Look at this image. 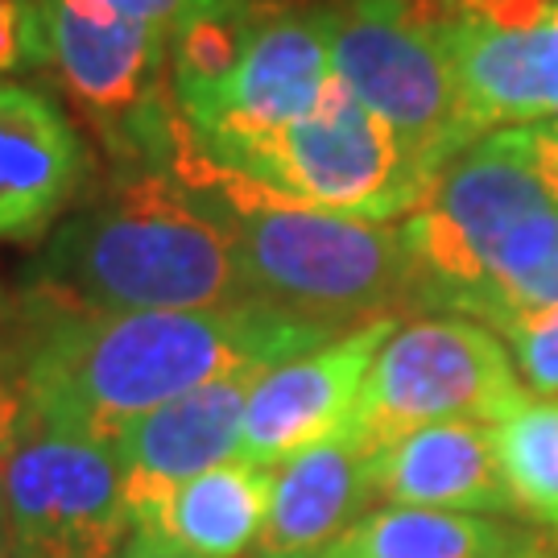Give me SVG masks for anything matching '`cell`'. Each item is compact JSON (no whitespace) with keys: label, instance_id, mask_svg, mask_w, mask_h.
Here are the masks:
<instances>
[{"label":"cell","instance_id":"6da1fadb","mask_svg":"<svg viewBox=\"0 0 558 558\" xmlns=\"http://www.w3.org/2000/svg\"><path fill=\"white\" fill-rule=\"evenodd\" d=\"M336 336L343 331L265 302L41 315L21 343V389L29 418L112 447L166 401L244 368L302 356Z\"/></svg>","mask_w":558,"mask_h":558},{"label":"cell","instance_id":"7a4b0ae2","mask_svg":"<svg viewBox=\"0 0 558 558\" xmlns=\"http://www.w3.org/2000/svg\"><path fill=\"white\" fill-rule=\"evenodd\" d=\"M38 315L211 311L248 302L236 244L174 179L120 170L117 186L62 220L34 265Z\"/></svg>","mask_w":558,"mask_h":558},{"label":"cell","instance_id":"3957f363","mask_svg":"<svg viewBox=\"0 0 558 558\" xmlns=\"http://www.w3.org/2000/svg\"><path fill=\"white\" fill-rule=\"evenodd\" d=\"M174 182L228 228L248 302L327 323L336 331L389 315L398 319V311L418 306V278L393 223L331 216L269 195L203 161L191 133Z\"/></svg>","mask_w":558,"mask_h":558},{"label":"cell","instance_id":"277c9868","mask_svg":"<svg viewBox=\"0 0 558 558\" xmlns=\"http://www.w3.org/2000/svg\"><path fill=\"white\" fill-rule=\"evenodd\" d=\"M323 13L336 80L405 141L430 179L484 137L439 34L447 0H343Z\"/></svg>","mask_w":558,"mask_h":558},{"label":"cell","instance_id":"5b68a950","mask_svg":"<svg viewBox=\"0 0 558 558\" xmlns=\"http://www.w3.org/2000/svg\"><path fill=\"white\" fill-rule=\"evenodd\" d=\"M50 66L120 170L174 179L186 120L174 104L170 41L104 0H38Z\"/></svg>","mask_w":558,"mask_h":558},{"label":"cell","instance_id":"8992f818","mask_svg":"<svg viewBox=\"0 0 558 558\" xmlns=\"http://www.w3.org/2000/svg\"><path fill=\"white\" fill-rule=\"evenodd\" d=\"M211 166L302 207L377 223L405 220L435 186L405 141L339 80L302 120Z\"/></svg>","mask_w":558,"mask_h":558},{"label":"cell","instance_id":"52a82bcc","mask_svg":"<svg viewBox=\"0 0 558 558\" xmlns=\"http://www.w3.org/2000/svg\"><path fill=\"white\" fill-rule=\"evenodd\" d=\"M550 203L534 154V124L493 129L472 141L435 179L422 207L401 220L418 306L468 319L505 236Z\"/></svg>","mask_w":558,"mask_h":558},{"label":"cell","instance_id":"ba28073f","mask_svg":"<svg viewBox=\"0 0 558 558\" xmlns=\"http://www.w3.org/2000/svg\"><path fill=\"white\" fill-rule=\"evenodd\" d=\"M521 398L518 364L493 327L463 315H430L398 323L380 343L348 435L377 456L380 447L435 422L497 426Z\"/></svg>","mask_w":558,"mask_h":558},{"label":"cell","instance_id":"9c48e42d","mask_svg":"<svg viewBox=\"0 0 558 558\" xmlns=\"http://www.w3.org/2000/svg\"><path fill=\"white\" fill-rule=\"evenodd\" d=\"M13 550L29 558H124L137 521L112 447L29 418L0 468Z\"/></svg>","mask_w":558,"mask_h":558},{"label":"cell","instance_id":"30bf717a","mask_svg":"<svg viewBox=\"0 0 558 558\" xmlns=\"http://www.w3.org/2000/svg\"><path fill=\"white\" fill-rule=\"evenodd\" d=\"M331 80L336 71L327 13L260 0L232 71L199 100L182 104L179 112L195 154L203 161H223L306 117Z\"/></svg>","mask_w":558,"mask_h":558},{"label":"cell","instance_id":"8fae6325","mask_svg":"<svg viewBox=\"0 0 558 558\" xmlns=\"http://www.w3.org/2000/svg\"><path fill=\"white\" fill-rule=\"evenodd\" d=\"M398 331V319H373L327 339L302 356L269 364L248 393L240 459L281 468L306 447L336 439L352 426L360 389L377 360L380 343Z\"/></svg>","mask_w":558,"mask_h":558},{"label":"cell","instance_id":"7c38bea8","mask_svg":"<svg viewBox=\"0 0 558 558\" xmlns=\"http://www.w3.org/2000/svg\"><path fill=\"white\" fill-rule=\"evenodd\" d=\"M87 145L50 96L0 80V244L41 236L87 182Z\"/></svg>","mask_w":558,"mask_h":558},{"label":"cell","instance_id":"4fadbf2b","mask_svg":"<svg viewBox=\"0 0 558 558\" xmlns=\"http://www.w3.org/2000/svg\"><path fill=\"white\" fill-rule=\"evenodd\" d=\"M260 373L265 368H244V373L203 385L195 393L166 401L112 442L133 513L145 500L161 497L182 480L220 468L228 459H240L244 410H248V393Z\"/></svg>","mask_w":558,"mask_h":558},{"label":"cell","instance_id":"5bb4252c","mask_svg":"<svg viewBox=\"0 0 558 558\" xmlns=\"http://www.w3.org/2000/svg\"><path fill=\"white\" fill-rule=\"evenodd\" d=\"M442 46L456 66L463 104L480 133L555 124L558 129V21L530 29H500L447 13Z\"/></svg>","mask_w":558,"mask_h":558},{"label":"cell","instance_id":"9a60e30c","mask_svg":"<svg viewBox=\"0 0 558 558\" xmlns=\"http://www.w3.org/2000/svg\"><path fill=\"white\" fill-rule=\"evenodd\" d=\"M373 493L401 509L505 513L513 509L488 422H435L373 456Z\"/></svg>","mask_w":558,"mask_h":558},{"label":"cell","instance_id":"2e32d148","mask_svg":"<svg viewBox=\"0 0 558 558\" xmlns=\"http://www.w3.org/2000/svg\"><path fill=\"white\" fill-rule=\"evenodd\" d=\"M373 493V451L356 435L306 447L274 468L269 521L260 534V555H302L336 546L352 525L368 518Z\"/></svg>","mask_w":558,"mask_h":558},{"label":"cell","instance_id":"e0dca14e","mask_svg":"<svg viewBox=\"0 0 558 558\" xmlns=\"http://www.w3.org/2000/svg\"><path fill=\"white\" fill-rule=\"evenodd\" d=\"M274 497V468L228 459L199 476L145 500L133 521L137 534L179 546L195 558H244L260 546Z\"/></svg>","mask_w":558,"mask_h":558},{"label":"cell","instance_id":"ac0fdd59","mask_svg":"<svg viewBox=\"0 0 558 558\" xmlns=\"http://www.w3.org/2000/svg\"><path fill=\"white\" fill-rule=\"evenodd\" d=\"M525 542V534L480 513L389 505L352 525L327 550L336 558H513Z\"/></svg>","mask_w":558,"mask_h":558},{"label":"cell","instance_id":"d6986e66","mask_svg":"<svg viewBox=\"0 0 558 558\" xmlns=\"http://www.w3.org/2000/svg\"><path fill=\"white\" fill-rule=\"evenodd\" d=\"M513 509L558 534V401L525 398L493 426Z\"/></svg>","mask_w":558,"mask_h":558},{"label":"cell","instance_id":"ffe728a7","mask_svg":"<svg viewBox=\"0 0 558 558\" xmlns=\"http://www.w3.org/2000/svg\"><path fill=\"white\" fill-rule=\"evenodd\" d=\"M500 336L509 339L513 348V364L525 377V385L542 393V398H555L558 393V306L538 311V315H525L513 327H505Z\"/></svg>","mask_w":558,"mask_h":558},{"label":"cell","instance_id":"44dd1931","mask_svg":"<svg viewBox=\"0 0 558 558\" xmlns=\"http://www.w3.org/2000/svg\"><path fill=\"white\" fill-rule=\"evenodd\" d=\"M50 62L38 0H0V80Z\"/></svg>","mask_w":558,"mask_h":558},{"label":"cell","instance_id":"7402d4cb","mask_svg":"<svg viewBox=\"0 0 558 558\" xmlns=\"http://www.w3.org/2000/svg\"><path fill=\"white\" fill-rule=\"evenodd\" d=\"M104 4H112L124 17L141 21L145 29L161 34L166 41H174L182 29H191L199 17L216 13V9L232 4V0H104Z\"/></svg>","mask_w":558,"mask_h":558},{"label":"cell","instance_id":"603a6c76","mask_svg":"<svg viewBox=\"0 0 558 558\" xmlns=\"http://www.w3.org/2000/svg\"><path fill=\"white\" fill-rule=\"evenodd\" d=\"M447 4L459 17L500 25V29H530L550 17V9H555V0H447Z\"/></svg>","mask_w":558,"mask_h":558},{"label":"cell","instance_id":"cb8c5ba5","mask_svg":"<svg viewBox=\"0 0 558 558\" xmlns=\"http://www.w3.org/2000/svg\"><path fill=\"white\" fill-rule=\"evenodd\" d=\"M25 422H29V401H25L21 373H17V377H9L0 385V468H4V459L13 451L17 435L25 430Z\"/></svg>","mask_w":558,"mask_h":558},{"label":"cell","instance_id":"d4e9b609","mask_svg":"<svg viewBox=\"0 0 558 558\" xmlns=\"http://www.w3.org/2000/svg\"><path fill=\"white\" fill-rule=\"evenodd\" d=\"M534 154H538V174L558 203V129L555 124H534Z\"/></svg>","mask_w":558,"mask_h":558},{"label":"cell","instance_id":"484cf974","mask_svg":"<svg viewBox=\"0 0 558 558\" xmlns=\"http://www.w3.org/2000/svg\"><path fill=\"white\" fill-rule=\"evenodd\" d=\"M124 558H195V555H186L179 546H166V542L149 538V534H137V538L129 542Z\"/></svg>","mask_w":558,"mask_h":558},{"label":"cell","instance_id":"4316f807","mask_svg":"<svg viewBox=\"0 0 558 558\" xmlns=\"http://www.w3.org/2000/svg\"><path fill=\"white\" fill-rule=\"evenodd\" d=\"M21 373V343H13V339L0 331V385L9 377H17Z\"/></svg>","mask_w":558,"mask_h":558},{"label":"cell","instance_id":"83f0119b","mask_svg":"<svg viewBox=\"0 0 558 558\" xmlns=\"http://www.w3.org/2000/svg\"><path fill=\"white\" fill-rule=\"evenodd\" d=\"M513 558H558V546H546V542H538V538H530L525 546H521L518 555Z\"/></svg>","mask_w":558,"mask_h":558},{"label":"cell","instance_id":"f1b7e54d","mask_svg":"<svg viewBox=\"0 0 558 558\" xmlns=\"http://www.w3.org/2000/svg\"><path fill=\"white\" fill-rule=\"evenodd\" d=\"M0 558H13V530H9V513L0 500Z\"/></svg>","mask_w":558,"mask_h":558},{"label":"cell","instance_id":"f546056e","mask_svg":"<svg viewBox=\"0 0 558 558\" xmlns=\"http://www.w3.org/2000/svg\"><path fill=\"white\" fill-rule=\"evenodd\" d=\"M257 558H336L331 550H302V555H257Z\"/></svg>","mask_w":558,"mask_h":558},{"label":"cell","instance_id":"4dcf8cb0","mask_svg":"<svg viewBox=\"0 0 558 558\" xmlns=\"http://www.w3.org/2000/svg\"><path fill=\"white\" fill-rule=\"evenodd\" d=\"M13 558H29V555H17V550H13Z\"/></svg>","mask_w":558,"mask_h":558}]
</instances>
